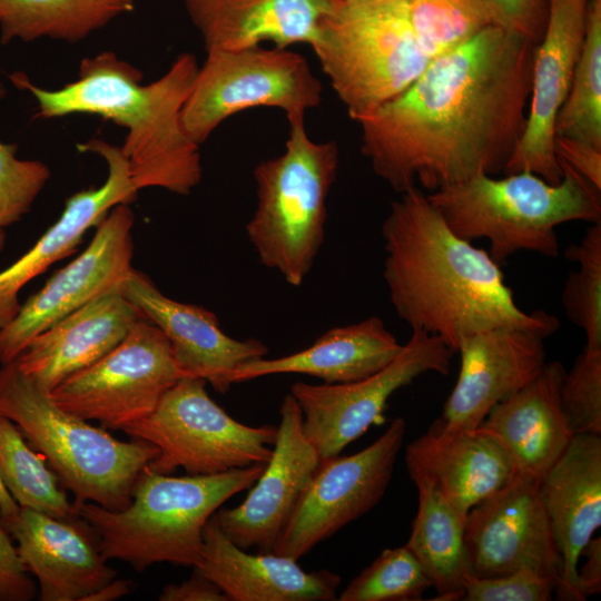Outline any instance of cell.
<instances>
[{
    "label": "cell",
    "instance_id": "cell-43",
    "mask_svg": "<svg viewBox=\"0 0 601 601\" xmlns=\"http://www.w3.org/2000/svg\"><path fill=\"white\" fill-rule=\"evenodd\" d=\"M581 555L585 561L577 569V591L580 601L601 591V538H592L581 551Z\"/></svg>",
    "mask_w": 601,
    "mask_h": 601
},
{
    "label": "cell",
    "instance_id": "cell-12",
    "mask_svg": "<svg viewBox=\"0 0 601 601\" xmlns=\"http://www.w3.org/2000/svg\"><path fill=\"white\" fill-rule=\"evenodd\" d=\"M453 354L441 338L412 331L396 357L365 378L343 384H293L290 394L300 408L306 437L321 459L341 454L383 421L396 391L423 374L447 375Z\"/></svg>",
    "mask_w": 601,
    "mask_h": 601
},
{
    "label": "cell",
    "instance_id": "cell-19",
    "mask_svg": "<svg viewBox=\"0 0 601 601\" xmlns=\"http://www.w3.org/2000/svg\"><path fill=\"white\" fill-rule=\"evenodd\" d=\"M118 289L165 334L181 377L203 378L216 392L226 393L238 366L268 354L263 342L227 335L213 312L167 297L134 268Z\"/></svg>",
    "mask_w": 601,
    "mask_h": 601
},
{
    "label": "cell",
    "instance_id": "cell-28",
    "mask_svg": "<svg viewBox=\"0 0 601 601\" xmlns=\"http://www.w3.org/2000/svg\"><path fill=\"white\" fill-rule=\"evenodd\" d=\"M377 316L331 328L311 346L276 358H256L238 366L230 376L237 384L276 374H304L325 384L365 378L392 362L402 349Z\"/></svg>",
    "mask_w": 601,
    "mask_h": 601
},
{
    "label": "cell",
    "instance_id": "cell-33",
    "mask_svg": "<svg viewBox=\"0 0 601 601\" xmlns=\"http://www.w3.org/2000/svg\"><path fill=\"white\" fill-rule=\"evenodd\" d=\"M407 4L417 42L430 60L495 24L482 0H407Z\"/></svg>",
    "mask_w": 601,
    "mask_h": 601
},
{
    "label": "cell",
    "instance_id": "cell-22",
    "mask_svg": "<svg viewBox=\"0 0 601 601\" xmlns=\"http://www.w3.org/2000/svg\"><path fill=\"white\" fill-rule=\"evenodd\" d=\"M412 441L405 463L412 481L436 490L467 515L515 474L500 442L482 427L444 431L437 424Z\"/></svg>",
    "mask_w": 601,
    "mask_h": 601
},
{
    "label": "cell",
    "instance_id": "cell-20",
    "mask_svg": "<svg viewBox=\"0 0 601 601\" xmlns=\"http://www.w3.org/2000/svg\"><path fill=\"white\" fill-rule=\"evenodd\" d=\"M2 522L40 584L41 601H83L117 577L79 515L58 519L20 508Z\"/></svg>",
    "mask_w": 601,
    "mask_h": 601
},
{
    "label": "cell",
    "instance_id": "cell-38",
    "mask_svg": "<svg viewBox=\"0 0 601 601\" xmlns=\"http://www.w3.org/2000/svg\"><path fill=\"white\" fill-rule=\"evenodd\" d=\"M559 579L533 568L504 575L479 578L466 574L464 601H549L553 599Z\"/></svg>",
    "mask_w": 601,
    "mask_h": 601
},
{
    "label": "cell",
    "instance_id": "cell-35",
    "mask_svg": "<svg viewBox=\"0 0 601 601\" xmlns=\"http://www.w3.org/2000/svg\"><path fill=\"white\" fill-rule=\"evenodd\" d=\"M432 583L406 545L385 549L337 595L339 601H417Z\"/></svg>",
    "mask_w": 601,
    "mask_h": 601
},
{
    "label": "cell",
    "instance_id": "cell-11",
    "mask_svg": "<svg viewBox=\"0 0 601 601\" xmlns=\"http://www.w3.org/2000/svg\"><path fill=\"white\" fill-rule=\"evenodd\" d=\"M180 378L167 337L142 317L114 349L62 380L49 395L67 412L121 431L150 414Z\"/></svg>",
    "mask_w": 601,
    "mask_h": 601
},
{
    "label": "cell",
    "instance_id": "cell-17",
    "mask_svg": "<svg viewBox=\"0 0 601 601\" xmlns=\"http://www.w3.org/2000/svg\"><path fill=\"white\" fill-rule=\"evenodd\" d=\"M280 422L269 461L237 506L214 514L225 535L244 550L273 549L300 494L321 462L303 430L300 408L289 393L279 408Z\"/></svg>",
    "mask_w": 601,
    "mask_h": 601
},
{
    "label": "cell",
    "instance_id": "cell-23",
    "mask_svg": "<svg viewBox=\"0 0 601 601\" xmlns=\"http://www.w3.org/2000/svg\"><path fill=\"white\" fill-rule=\"evenodd\" d=\"M545 511L562 558L558 600L580 601L581 551L601 525V435H574L540 481Z\"/></svg>",
    "mask_w": 601,
    "mask_h": 601
},
{
    "label": "cell",
    "instance_id": "cell-31",
    "mask_svg": "<svg viewBox=\"0 0 601 601\" xmlns=\"http://www.w3.org/2000/svg\"><path fill=\"white\" fill-rule=\"evenodd\" d=\"M0 477L20 508L58 519L78 515L43 456L30 446L13 422L1 415Z\"/></svg>",
    "mask_w": 601,
    "mask_h": 601
},
{
    "label": "cell",
    "instance_id": "cell-13",
    "mask_svg": "<svg viewBox=\"0 0 601 601\" xmlns=\"http://www.w3.org/2000/svg\"><path fill=\"white\" fill-rule=\"evenodd\" d=\"M405 430L396 417L362 451L321 459L273 552L298 560L373 509L390 484Z\"/></svg>",
    "mask_w": 601,
    "mask_h": 601
},
{
    "label": "cell",
    "instance_id": "cell-16",
    "mask_svg": "<svg viewBox=\"0 0 601 601\" xmlns=\"http://www.w3.org/2000/svg\"><path fill=\"white\" fill-rule=\"evenodd\" d=\"M589 0H549L535 45L524 132L504 173L531 171L551 184L562 178L554 150V122L570 90L584 35Z\"/></svg>",
    "mask_w": 601,
    "mask_h": 601
},
{
    "label": "cell",
    "instance_id": "cell-9",
    "mask_svg": "<svg viewBox=\"0 0 601 601\" xmlns=\"http://www.w3.org/2000/svg\"><path fill=\"white\" fill-rule=\"evenodd\" d=\"M203 378L181 377L147 416L121 431L152 443L159 455L147 469L170 474L211 475L266 464L277 426L245 425L214 402Z\"/></svg>",
    "mask_w": 601,
    "mask_h": 601
},
{
    "label": "cell",
    "instance_id": "cell-27",
    "mask_svg": "<svg viewBox=\"0 0 601 601\" xmlns=\"http://www.w3.org/2000/svg\"><path fill=\"white\" fill-rule=\"evenodd\" d=\"M206 51L311 45L333 0H184Z\"/></svg>",
    "mask_w": 601,
    "mask_h": 601
},
{
    "label": "cell",
    "instance_id": "cell-3",
    "mask_svg": "<svg viewBox=\"0 0 601 601\" xmlns=\"http://www.w3.org/2000/svg\"><path fill=\"white\" fill-rule=\"evenodd\" d=\"M199 66L180 53L157 80L142 85V73L112 51L83 58L78 78L56 90L36 86L23 72L9 76L38 102L37 118L97 115L124 128L121 151L139 191L157 187L189 195L203 176L199 146L184 130L181 112Z\"/></svg>",
    "mask_w": 601,
    "mask_h": 601
},
{
    "label": "cell",
    "instance_id": "cell-4",
    "mask_svg": "<svg viewBox=\"0 0 601 601\" xmlns=\"http://www.w3.org/2000/svg\"><path fill=\"white\" fill-rule=\"evenodd\" d=\"M265 464L211 475L173 476L145 469L131 502L119 511L96 503L75 504L97 534L106 560L117 559L141 572L155 563L196 568L209 519L231 496L250 489Z\"/></svg>",
    "mask_w": 601,
    "mask_h": 601
},
{
    "label": "cell",
    "instance_id": "cell-24",
    "mask_svg": "<svg viewBox=\"0 0 601 601\" xmlns=\"http://www.w3.org/2000/svg\"><path fill=\"white\" fill-rule=\"evenodd\" d=\"M142 317L118 288L109 290L38 334L14 361L50 392L114 349Z\"/></svg>",
    "mask_w": 601,
    "mask_h": 601
},
{
    "label": "cell",
    "instance_id": "cell-45",
    "mask_svg": "<svg viewBox=\"0 0 601 601\" xmlns=\"http://www.w3.org/2000/svg\"><path fill=\"white\" fill-rule=\"evenodd\" d=\"M19 510H20V506L10 495V493L6 489L0 477V518L1 520L7 521V520L12 519L18 513Z\"/></svg>",
    "mask_w": 601,
    "mask_h": 601
},
{
    "label": "cell",
    "instance_id": "cell-18",
    "mask_svg": "<svg viewBox=\"0 0 601 601\" xmlns=\"http://www.w3.org/2000/svg\"><path fill=\"white\" fill-rule=\"evenodd\" d=\"M544 337L495 327L464 338L455 386L436 424L444 431L473 430L500 402L534 380L546 364Z\"/></svg>",
    "mask_w": 601,
    "mask_h": 601
},
{
    "label": "cell",
    "instance_id": "cell-46",
    "mask_svg": "<svg viewBox=\"0 0 601 601\" xmlns=\"http://www.w3.org/2000/svg\"><path fill=\"white\" fill-rule=\"evenodd\" d=\"M6 242V234L3 228H0V252L2 250Z\"/></svg>",
    "mask_w": 601,
    "mask_h": 601
},
{
    "label": "cell",
    "instance_id": "cell-10",
    "mask_svg": "<svg viewBox=\"0 0 601 601\" xmlns=\"http://www.w3.org/2000/svg\"><path fill=\"white\" fill-rule=\"evenodd\" d=\"M323 87L307 60L292 50L262 46L207 51L184 105L181 124L200 145L227 118L246 109L283 110L289 121L304 119L322 102Z\"/></svg>",
    "mask_w": 601,
    "mask_h": 601
},
{
    "label": "cell",
    "instance_id": "cell-1",
    "mask_svg": "<svg viewBox=\"0 0 601 601\" xmlns=\"http://www.w3.org/2000/svg\"><path fill=\"white\" fill-rule=\"evenodd\" d=\"M535 43L491 26L430 61L356 121L361 150L395 191L428 193L504 168L526 125Z\"/></svg>",
    "mask_w": 601,
    "mask_h": 601
},
{
    "label": "cell",
    "instance_id": "cell-7",
    "mask_svg": "<svg viewBox=\"0 0 601 601\" xmlns=\"http://www.w3.org/2000/svg\"><path fill=\"white\" fill-rule=\"evenodd\" d=\"M288 124L285 150L254 169L257 203L246 234L259 262L299 287L325 239L339 149L333 140L309 138L304 119Z\"/></svg>",
    "mask_w": 601,
    "mask_h": 601
},
{
    "label": "cell",
    "instance_id": "cell-6",
    "mask_svg": "<svg viewBox=\"0 0 601 601\" xmlns=\"http://www.w3.org/2000/svg\"><path fill=\"white\" fill-rule=\"evenodd\" d=\"M0 415L13 422L40 453L75 504L110 511L129 505L139 474L159 455L152 443L120 441L106 428L65 411L16 361L0 367Z\"/></svg>",
    "mask_w": 601,
    "mask_h": 601
},
{
    "label": "cell",
    "instance_id": "cell-41",
    "mask_svg": "<svg viewBox=\"0 0 601 601\" xmlns=\"http://www.w3.org/2000/svg\"><path fill=\"white\" fill-rule=\"evenodd\" d=\"M554 150L559 159L601 190V149L593 146L554 138Z\"/></svg>",
    "mask_w": 601,
    "mask_h": 601
},
{
    "label": "cell",
    "instance_id": "cell-36",
    "mask_svg": "<svg viewBox=\"0 0 601 601\" xmlns=\"http://www.w3.org/2000/svg\"><path fill=\"white\" fill-rule=\"evenodd\" d=\"M560 404L573 435H601V348L583 347L565 372Z\"/></svg>",
    "mask_w": 601,
    "mask_h": 601
},
{
    "label": "cell",
    "instance_id": "cell-25",
    "mask_svg": "<svg viewBox=\"0 0 601 601\" xmlns=\"http://www.w3.org/2000/svg\"><path fill=\"white\" fill-rule=\"evenodd\" d=\"M195 569L229 601H332L341 585V577L329 570L305 571L289 556L246 552L225 535L215 515L205 526Z\"/></svg>",
    "mask_w": 601,
    "mask_h": 601
},
{
    "label": "cell",
    "instance_id": "cell-8",
    "mask_svg": "<svg viewBox=\"0 0 601 601\" xmlns=\"http://www.w3.org/2000/svg\"><path fill=\"white\" fill-rule=\"evenodd\" d=\"M311 47L354 121L405 91L431 61L407 0H333Z\"/></svg>",
    "mask_w": 601,
    "mask_h": 601
},
{
    "label": "cell",
    "instance_id": "cell-2",
    "mask_svg": "<svg viewBox=\"0 0 601 601\" xmlns=\"http://www.w3.org/2000/svg\"><path fill=\"white\" fill-rule=\"evenodd\" d=\"M381 231L390 302L412 331L434 335L456 353L464 338L484 329L518 328L546 338L559 328L556 316L518 306L501 265L455 235L422 189L392 203Z\"/></svg>",
    "mask_w": 601,
    "mask_h": 601
},
{
    "label": "cell",
    "instance_id": "cell-32",
    "mask_svg": "<svg viewBox=\"0 0 601 601\" xmlns=\"http://www.w3.org/2000/svg\"><path fill=\"white\" fill-rule=\"evenodd\" d=\"M554 138L601 149V0H589L583 46Z\"/></svg>",
    "mask_w": 601,
    "mask_h": 601
},
{
    "label": "cell",
    "instance_id": "cell-14",
    "mask_svg": "<svg viewBox=\"0 0 601 601\" xmlns=\"http://www.w3.org/2000/svg\"><path fill=\"white\" fill-rule=\"evenodd\" d=\"M134 221L128 204L111 208L96 226L86 249L20 306L16 317L0 331L2 365L17 359L33 337L61 318L119 288L132 270Z\"/></svg>",
    "mask_w": 601,
    "mask_h": 601
},
{
    "label": "cell",
    "instance_id": "cell-30",
    "mask_svg": "<svg viewBox=\"0 0 601 601\" xmlns=\"http://www.w3.org/2000/svg\"><path fill=\"white\" fill-rule=\"evenodd\" d=\"M134 6L135 0H0V40L77 42Z\"/></svg>",
    "mask_w": 601,
    "mask_h": 601
},
{
    "label": "cell",
    "instance_id": "cell-5",
    "mask_svg": "<svg viewBox=\"0 0 601 601\" xmlns=\"http://www.w3.org/2000/svg\"><path fill=\"white\" fill-rule=\"evenodd\" d=\"M558 161L562 169L558 184L531 171L503 178L480 174L427 197L455 235L469 242L487 239V253L500 265L521 250L556 257L559 225L601 221V190Z\"/></svg>",
    "mask_w": 601,
    "mask_h": 601
},
{
    "label": "cell",
    "instance_id": "cell-29",
    "mask_svg": "<svg viewBox=\"0 0 601 601\" xmlns=\"http://www.w3.org/2000/svg\"><path fill=\"white\" fill-rule=\"evenodd\" d=\"M417 512L407 549L415 555L435 589L434 600H463L464 579L470 573L464 544L466 516L456 511L436 490L415 483Z\"/></svg>",
    "mask_w": 601,
    "mask_h": 601
},
{
    "label": "cell",
    "instance_id": "cell-42",
    "mask_svg": "<svg viewBox=\"0 0 601 601\" xmlns=\"http://www.w3.org/2000/svg\"><path fill=\"white\" fill-rule=\"evenodd\" d=\"M160 601H229L225 593L194 568L191 577L179 584H167L158 595Z\"/></svg>",
    "mask_w": 601,
    "mask_h": 601
},
{
    "label": "cell",
    "instance_id": "cell-37",
    "mask_svg": "<svg viewBox=\"0 0 601 601\" xmlns=\"http://www.w3.org/2000/svg\"><path fill=\"white\" fill-rule=\"evenodd\" d=\"M6 90L0 86V99ZM17 145L0 141V228L27 214L49 180V167L40 160L18 159Z\"/></svg>",
    "mask_w": 601,
    "mask_h": 601
},
{
    "label": "cell",
    "instance_id": "cell-44",
    "mask_svg": "<svg viewBox=\"0 0 601 601\" xmlns=\"http://www.w3.org/2000/svg\"><path fill=\"white\" fill-rule=\"evenodd\" d=\"M131 590V582L122 579H114L96 592L91 593L83 601H111L128 594Z\"/></svg>",
    "mask_w": 601,
    "mask_h": 601
},
{
    "label": "cell",
    "instance_id": "cell-21",
    "mask_svg": "<svg viewBox=\"0 0 601 601\" xmlns=\"http://www.w3.org/2000/svg\"><path fill=\"white\" fill-rule=\"evenodd\" d=\"M77 148L102 157L108 167L106 181L97 188L70 196L59 219L19 259L0 272V331L18 314V293L53 263L77 250L85 233L97 226L117 205L130 204L138 190L131 180L128 161L121 148L91 138Z\"/></svg>",
    "mask_w": 601,
    "mask_h": 601
},
{
    "label": "cell",
    "instance_id": "cell-34",
    "mask_svg": "<svg viewBox=\"0 0 601 601\" xmlns=\"http://www.w3.org/2000/svg\"><path fill=\"white\" fill-rule=\"evenodd\" d=\"M564 256L578 264L562 293L565 314L584 332L588 347L601 348V221L591 224Z\"/></svg>",
    "mask_w": 601,
    "mask_h": 601
},
{
    "label": "cell",
    "instance_id": "cell-40",
    "mask_svg": "<svg viewBox=\"0 0 601 601\" xmlns=\"http://www.w3.org/2000/svg\"><path fill=\"white\" fill-rule=\"evenodd\" d=\"M36 591V584L0 518V600L28 601L33 599Z\"/></svg>",
    "mask_w": 601,
    "mask_h": 601
},
{
    "label": "cell",
    "instance_id": "cell-26",
    "mask_svg": "<svg viewBox=\"0 0 601 601\" xmlns=\"http://www.w3.org/2000/svg\"><path fill=\"white\" fill-rule=\"evenodd\" d=\"M565 372L560 362L546 363L534 380L496 404L479 425L500 442L515 474L541 481L574 436L560 404Z\"/></svg>",
    "mask_w": 601,
    "mask_h": 601
},
{
    "label": "cell",
    "instance_id": "cell-39",
    "mask_svg": "<svg viewBox=\"0 0 601 601\" xmlns=\"http://www.w3.org/2000/svg\"><path fill=\"white\" fill-rule=\"evenodd\" d=\"M493 21L538 43L543 35L549 0H482Z\"/></svg>",
    "mask_w": 601,
    "mask_h": 601
},
{
    "label": "cell",
    "instance_id": "cell-15",
    "mask_svg": "<svg viewBox=\"0 0 601 601\" xmlns=\"http://www.w3.org/2000/svg\"><path fill=\"white\" fill-rule=\"evenodd\" d=\"M464 544L470 574L504 575L533 568L559 579L562 558L540 490V480L514 474L467 513ZM559 585V584H558Z\"/></svg>",
    "mask_w": 601,
    "mask_h": 601
}]
</instances>
